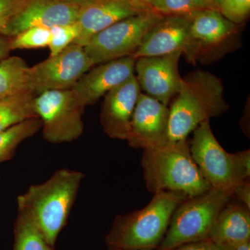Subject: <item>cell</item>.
<instances>
[{
    "mask_svg": "<svg viewBox=\"0 0 250 250\" xmlns=\"http://www.w3.org/2000/svg\"><path fill=\"white\" fill-rule=\"evenodd\" d=\"M231 250H250V241L241 243Z\"/></svg>",
    "mask_w": 250,
    "mask_h": 250,
    "instance_id": "d6a6232c",
    "label": "cell"
},
{
    "mask_svg": "<svg viewBox=\"0 0 250 250\" xmlns=\"http://www.w3.org/2000/svg\"><path fill=\"white\" fill-rule=\"evenodd\" d=\"M141 87L135 75L104 95L100 122L104 131L113 139L126 140Z\"/></svg>",
    "mask_w": 250,
    "mask_h": 250,
    "instance_id": "9a60e30c",
    "label": "cell"
},
{
    "mask_svg": "<svg viewBox=\"0 0 250 250\" xmlns=\"http://www.w3.org/2000/svg\"><path fill=\"white\" fill-rule=\"evenodd\" d=\"M36 96L27 90L0 101V132L29 118H37L34 107Z\"/></svg>",
    "mask_w": 250,
    "mask_h": 250,
    "instance_id": "ffe728a7",
    "label": "cell"
},
{
    "mask_svg": "<svg viewBox=\"0 0 250 250\" xmlns=\"http://www.w3.org/2000/svg\"><path fill=\"white\" fill-rule=\"evenodd\" d=\"M169 250H228L224 249L222 247L218 246L208 239L200 240V241L190 242L184 243L180 246L175 247Z\"/></svg>",
    "mask_w": 250,
    "mask_h": 250,
    "instance_id": "83f0119b",
    "label": "cell"
},
{
    "mask_svg": "<svg viewBox=\"0 0 250 250\" xmlns=\"http://www.w3.org/2000/svg\"><path fill=\"white\" fill-rule=\"evenodd\" d=\"M164 16L152 9L118 21L91 38L83 47L93 66L133 56L145 35Z\"/></svg>",
    "mask_w": 250,
    "mask_h": 250,
    "instance_id": "52a82bcc",
    "label": "cell"
},
{
    "mask_svg": "<svg viewBox=\"0 0 250 250\" xmlns=\"http://www.w3.org/2000/svg\"><path fill=\"white\" fill-rule=\"evenodd\" d=\"M136 59L128 56L99 64L85 72L72 88L81 106L95 104L102 97L135 75Z\"/></svg>",
    "mask_w": 250,
    "mask_h": 250,
    "instance_id": "4fadbf2b",
    "label": "cell"
},
{
    "mask_svg": "<svg viewBox=\"0 0 250 250\" xmlns=\"http://www.w3.org/2000/svg\"><path fill=\"white\" fill-rule=\"evenodd\" d=\"M58 2L64 3V4L73 5L82 8L87 5L91 4L95 0H54Z\"/></svg>",
    "mask_w": 250,
    "mask_h": 250,
    "instance_id": "4dcf8cb0",
    "label": "cell"
},
{
    "mask_svg": "<svg viewBox=\"0 0 250 250\" xmlns=\"http://www.w3.org/2000/svg\"><path fill=\"white\" fill-rule=\"evenodd\" d=\"M190 24L189 16H164L147 31L133 56L138 59L181 52L188 60L195 62Z\"/></svg>",
    "mask_w": 250,
    "mask_h": 250,
    "instance_id": "30bf717a",
    "label": "cell"
},
{
    "mask_svg": "<svg viewBox=\"0 0 250 250\" xmlns=\"http://www.w3.org/2000/svg\"><path fill=\"white\" fill-rule=\"evenodd\" d=\"M141 166L153 194L170 192L189 198L211 188L194 162L187 140L143 150Z\"/></svg>",
    "mask_w": 250,
    "mask_h": 250,
    "instance_id": "3957f363",
    "label": "cell"
},
{
    "mask_svg": "<svg viewBox=\"0 0 250 250\" xmlns=\"http://www.w3.org/2000/svg\"><path fill=\"white\" fill-rule=\"evenodd\" d=\"M114 250V249H111V248H108L107 250Z\"/></svg>",
    "mask_w": 250,
    "mask_h": 250,
    "instance_id": "e575fe53",
    "label": "cell"
},
{
    "mask_svg": "<svg viewBox=\"0 0 250 250\" xmlns=\"http://www.w3.org/2000/svg\"><path fill=\"white\" fill-rule=\"evenodd\" d=\"M181 52L140 57L135 62L134 73L145 94L169 106L178 93L182 77L179 72Z\"/></svg>",
    "mask_w": 250,
    "mask_h": 250,
    "instance_id": "8fae6325",
    "label": "cell"
},
{
    "mask_svg": "<svg viewBox=\"0 0 250 250\" xmlns=\"http://www.w3.org/2000/svg\"><path fill=\"white\" fill-rule=\"evenodd\" d=\"M218 11L235 24L244 22L250 12V0H221Z\"/></svg>",
    "mask_w": 250,
    "mask_h": 250,
    "instance_id": "484cf974",
    "label": "cell"
},
{
    "mask_svg": "<svg viewBox=\"0 0 250 250\" xmlns=\"http://www.w3.org/2000/svg\"><path fill=\"white\" fill-rule=\"evenodd\" d=\"M51 39L49 28L34 27L11 38V50L48 47Z\"/></svg>",
    "mask_w": 250,
    "mask_h": 250,
    "instance_id": "cb8c5ba5",
    "label": "cell"
},
{
    "mask_svg": "<svg viewBox=\"0 0 250 250\" xmlns=\"http://www.w3.org/2000/svg\"><path fill=\"white\" fill-rule=\"evenodd\" d=\"M18 211L13 250H53L31 215L24 210Z\"/></svg>",
    "mask_w": 250,
    "mask_h": 250,
    "instance_id": "44dd1931",
    "label": "cell"
},
{
    "mask_svg": "<svg viewBox=\"0 0 250 250\" xmlns=\"http://www.w3.org/2000/svg\"><path fill=\"white\" fill-rule=\"evenodd\" d=\"M145 11L147 10L131 0H95L91 4L80 8L76 21L79 35L73 43L83 47L100 31Z\"/></svg>",
    "mask_w": 250,
    "mask_h": 250,
    "instance_id": "2e32d148",
    "label": "cell"
},
{
    "mask_svg": "<svg viewBox=\"0 0 250 250\" xmlns=\"http://www.w3.org/2000/svg\"><path fill=\"white\" fill-rule=\"evenodd\" d=\"M34 107L47 142L70 143L83 134L85 108L77 103L71 89L42 92L36 95Z\"/></svg>",
    "mask_w": 250,
    "mask_h": 250,
    "instance_id": "ba28073f",
    "label": "cell"
},
{
    "mask_svg": "<svg viewBox=\"0 0 250 250\" xmlns=\"http://www.w3.org/2000/svg\"><path fill=\"white\" fill-rule=\"evenodd\" d=\"M134 4L146 10L152 9L154 0H131Z\"/></svg>",
    "mask_w": 250,
    "mask_h": 250,
    "instance_id": "1f68e13d",
    "label": "cell"
},
{
    "mask_svg": "<svg viewBox=\"0 0 250 250\" xmlns=\"http://www.w3.org/2000/svg\"><path fill=\"white\" fill-rule=\"evenodd\" d=\"M207 238L228 250L250 241V208L239 202H229L219 213Z\"/></svg>",
    "mask_w": 250,
    "mask_h": 250,
    "instance_id": "e0dca14e",
    "label": "cell"
},
{
    "mask_svg": "<svg viewBox=\"0 0 250 250\" xmlns=\"http://www.w3.org/2000/svg\"><path fill=\"white\" fill-rule=\"evenodd\" d=\"M29 67L21 57H7L0 62V101L29 90Z\"/></svg>",
    "mask_w": 250,
    "mask_h": 250,
    "instance_id": "d6986e66",
    "label": "cell"
},
{
    "mask_svg": "<svg viewBox=\"0 0 250 250\" xmlns=\"http://www.w3.org/2000/svg\"><path fill=\"white\" fill-rule=\"evenodd\" d=\"M11 51V38L0 34V62L9 57Z\"/></svg>",
    "mask_w": 250,
    "mask_h": 250,
    "instance_id": "f546056e",
    "label": "cell"
},
{
    "mask_svg": "<svg viewBox=\"0 0 250 250\" xmlns=\"http://www.w3.org/2000/svg\"><path fill=\"white\" fill-rule=\"evenodd\" d=\"M51 39L49 44L50 57L57 55L68 47L79 35V27L77 22L51 28Z\"/></svg>",
    "mask_w": 250,
    "mask_h": 250,
    "instance_id": "d4e9b609",
    "label": "cell"
},
{
    "mask_svg": "<svg viewBox=\"0 0 250 250\" xmlns=\"http://www.w3.org/2000/svg\"><path fill=\"white\" fill-rule=\"evenodd\" d=\"M83 178L84 174L80 171L62 169L18 197V210L31 215L53 249L66 225Z\"/></svg>",
    "mask_w": 250,
    "mask_h": 250,
    "instance_id": "7a4b0ae2",
    "label": "cell"
},
{
    "mask_svg": "<svg viewBox=\"0 0 250 250\" xmlns=\"http://www.w3.org/2000/svg\"><path fill=\"white\" fill-rule=\"evenodd\" d=\"M168 106L146 94H140L126 139L129 146L146 150L166 144Z\"/></svg>",
    "mask_w": 250,
    "mask_h": 250,
    "instance_id": "7c38bea8",
    "label": "cell"
},
{
    "mask_svg": "<svg viewBox=\"0 0 250 250\" xmlns=\"http://www.w3.org/2000/svg\"><path fill=\"white\" fill-rule=\"evenodd\" d=\"M80 8L54 0H28L0 34L13 38L34 27L51 28L76 22Z\"/></svg>",
    "mask_w": 250,
    "mask_h": 250,
    "instance_id": "5bb4252c",
    "label": "cell"
},
{
    "mask_svg": "<svg viewBox=\"0 0 250 250\" xmlns=\"http://www.w3.org/2000/svg\"><path fill=\"white\" fill-rule=\"evenodd\" d=\"M42 129L39 118H32L0 132V164L11 160L19 145Z\"/></svg>",
    "mask_w": 250,
    "mask_h": 250,
    "instance_id": "7402d4cb",
    "label": "cell"
},
{
    "mask_svg": "<svg viewBox=\"0 0 250 250\" xmlns=\"http://www.w3.org/2000/svg\"><path fill=\"white\" fill-rule=\"evenodd\" d=\"M190 17V34L195 60L204 49L225 42L236 31L237 25L220 14L218 9H206Z\"/></svg>",
    "mask_w": 250,
    "mask_h": 250,
    "instance_id": "ac0fdd59",
    "label": "cell"
},
{
    "mask_svg": "<svg viewBox=\"0 0 250 250\" xmlns=\"http://www.w3.org/2000/svg\"><path fill=\"white\" fill-rule=\"evenodd\" d=\"M233 197L230 192L210 188L186 199L174 210L170 225L157 250H169L208 238L215 219Z\"/></svg>",
    "mask_w": 250,
    "mask_h": 250,
    "instance_id": "8992f818",
    "label": "cell"
},
{
    "mask_svg": "<svg viewBox=\"0 0 250 250\" xmlns=\"http://www.w3.org/2000/svg\"><path fill=\"white\" fill-rule=\"evenodd\" d=\"M28 0H0V31L22 9Z\"/></svg>",
    "mask_w": 250,
    "mask_h": 250,
    "instance_id": "4316f807",
    "label": "cell"
},
{
    "mask_svg": "<svg viewBox=\"0 0 250 250\" xmlns=\"http://www.w3.org/2000/svg\"><path fill=\"white\" fill-rule=\"evenodd\" d=\"M218 8L208 0H154L152 9L164 16H190L199 11Z\"/></svg>",
    "mask_w": 250,
    "mask_h": 250,
    "instance_id": "603a6c76",
    "label": "cell"
},
{
    "mask_svg": "<svg viewBox=\"0 0 250 250\" xmlns=\"http://www.w3.org/2000/svg\"><path fill=\"white\" fill-rule=\"evenodd\" d=\"M208 1H209L210 2H211L212 4H214L215 6L218 8V4H220V1H221V0H208Z\"/></svg>",
    "mask_w": 250,
    "mask_h": 250,
    "instance_id": "836d02e7",
    "label": "cell"
},
{
    "mask_svg": "<svg viewBox=\"0 0 250 250\" xmlns=\"http://www.w3.org/2000/svg\"><path fill=\"white\" fill-rule=\"evenodd\" d=\"M171 102L166 143L186 141L204 121L221 116L229 108L220 79L200 70L182 77L179 92Z\"/></svg>",
    "mask_w": 250,
    "mask_h": 250,
    "instance_id": "6da1fadb",
    "label": "cell"
},
{
    "mask_svg": "<svg viewBox=\"0 0 250 250\" xmlns=\"http://www.w3.org/2000/svg\"><path fill=\"white\" fill-rule=\"evenodd\" d=\"M238 202L250 208V179L243 181L235 187L233 192Z\"/></svg>",
    "mask_w": 250,
    "mask_h": 250,
    "instance_id": "f1b7e54d",
    "label": "cell"
},
{
    "mask_svg": "<svg viewBox=\"0 0 250 250\" xmlns=\"http://www.w3.org/2000/svg\"><path fill=\"white\" fill-rule=\"evenodd\" d=\"M93 67L83 47L72 43L57 55L29 67L28 88L36 95L47 90L72 89Z\"/></svg>",
    "mask_w": 250,
    "mask_h": 250,
    "instance_id": "9c48e42d",
    "label": "cell"
},
{
    "mask_svg": "<svg viewBox=\"0 0 250 250\" xmlns=\"http://www.w3.org/2000/svg\"><path fill=\"white\" fill-rule=\"evenodd\" d=\"M190 151L194 162L213 188L233 194L238 184L250 179V149L236 154L226 152L213 134L209 120L194 130Z\"/></svg>",
    "mask_w": 250,
    "mask_h": 250,
    "instance_id": "5b68a950",
    "label": "cell"
},
{
    "mask_svg": "<svg viewBox=\"0 0 250 250\" xmlns=\"http://www.w3.org/2000/svg\"><path fill=\"white\" fill-rule=\"evenodd\" d=\"M186 197L170 192L154 194L143 209L115 219L105 238L108 248L118 250H154L164 239L174 210Z\"/></svg>",
    "mask_w": 250,
    "mask_h": 250,
    "instance_id": "277c9868",
    "label": "cell"
}]
</instances>
